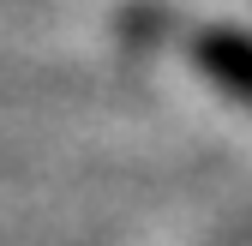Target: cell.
<instances>
[{
	"instance_id": "1",
	"label": "cell",
	"mask_w": 252,
	"mask_h": 246,
	"mask_svg": "<svg viewBox=\"0 0 252 246\" xmlns=\"http://www.w3.org/2000/svg\"><path fill=\"white\" fill-rule=\"evenodd\" d=\"M180 48L192 54L198 72L216 78L228 96L252 102V36H240V30H186Z\"/></svg>"
}]
</instances>
